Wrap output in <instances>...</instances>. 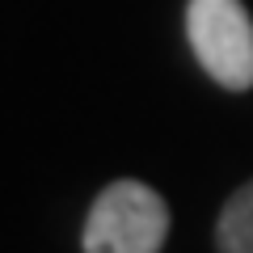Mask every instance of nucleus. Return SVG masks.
I'll list each match as a JSON object with an SVG mask.
<instances>
[{
	"mask_svg": "<svg viewBox=\"0 0 253 253\" xmlns=\"http://www.w3.org/2000/svg\"><path fill=\"white\" fill-rule=\"evenodd\" d=\"M169 236V203L135 177L101 190L84 219V253H156Z\"/></svg>",
	"mask_w": 253,
	"mask_h": 253,
	"instance_id": "nucleus-1",
	"label": "nucleus"
},
{
	"mask_svg": "<svg viewBox=\"0 0 253 253\" xmlns=\"http://www.w3.org/2000/svg\"><path fill=\"white\" fill-rule=\"evenodd\" d=\"M186 34L194 59L219 89H253V17L245 0H186Z\"/></svg>",
	"mask_w": 253,
	"mask_h": 253,
	"instance_id": "nucleus-2",
	"label": "nucleus"
},
{
	"mask_svg": "<svg viewBox=\"0 0 253 253\" xmlns=\"http://www.w3.org/2000/svg\"><path fill=\"white\" fill-rule=\"evenodd\" d=\"M215 245L224 253H253V177L228 194L215 219Z\"/></svg>",
	"mask_w": 253,
	"mask_h": 253,
	"instance_id": "nucleus-3",
	"label": "nucleus"
}]
</instances>
